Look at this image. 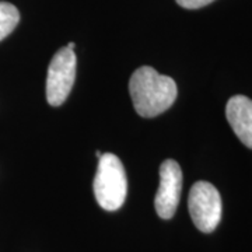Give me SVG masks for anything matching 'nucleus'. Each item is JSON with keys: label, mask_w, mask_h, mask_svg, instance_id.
<instances>
[{"label": "nucleus", "mask_w": 252, "mask_h": 252, "mask_svg": "<svg viewBox=\"0 0 252 252\" xmlns=\"http://www.w3.org/2000/svg\"><path fill=\"white\" fill-rule=\"evenodd\" d=\"M95 156H97V158H99V157L102 156V153H101L99 150H97V152H95Z\"/></svg>", "instance_id": "obj_10"}, {"label": "nucleus", "mask_w": 252, "mask_h": 252, "mask_svg": "<svg viewBox=\"0 0 252 252\" xmlns=\"http://www.w3.org/2000/svg\"><path fill=\"white\" fill-rule=\"evenodd\" d=\"M76 54L64 46L51 61L46 76V99L52 107H59L72 91L76 79Z\"/></svg>", "instance_id": "obj_4"}, {"label": "nucleus", "mask_w": 252, "mask_h": 252, "mask_svg": "<svg viewBox=\"0 0 252 252\" xmlns=\"http://www.w3.org/2000/svg\"><path fill=\"white\" fill-rule=\"evenodd\" d=\"M190 219L202 233H212L221 220V196L210 182L198 181L188 198Z\"/></svg>", "instance_id": "obj_3"}, {"label": "nucleus", "mask_w": 252, "mask_h": 252, "mask_svg": "<svg viewBox=\"0 0 252 252\" xmlns=\"http://www.w3.org/2000/svg\"><path fill=\"white\" fill-rule=\"evenodd\" d=\"M93 188L98 205L104 210L115 212L124 205L127 193V180L124 164L118 156L104 153L99 157Z\"/></svg>", "instance_id": "obj_2"}, {"label": "nucleus", "mask_w": 252, "mask_h": 252, "mask_svg": "<svg viewBox=\"0 0 252 252\" xmlns=\"http://www.w3.org/2000/svg\"><path fill=\"white\" fill-rule=\"evenodd\" d=\"M215 0H177V3L180 4L181 7L189 10L200 9V7H205L207 4L213 3Z\"/></svg>", "instance_id": "obj_8"}, {"label": "nucleus", "mask_w": 252, "mask_h": 252, "mask_svg": "<svg viewBox=\"0 0 252 252\" xmlns=\"http://www.w3.org/2000/svg\"><path fill=\"white\" fill-rule=\"evenodd\" d=\"M129 93L136 112L140 117L154 118L171 107L178 90L171 77L150 66H142L130 77Z\"/></svg>", "instance_id": "obj_1"}, {"label": "nucleus", "mask_w": 252, "mask_h": 252, "mask_svg": "<svg viewBox=\"0 0 252 252\" xmlns=\"http://www.w3.org/2000/svg\"><path fill=\"white\" fill-rule=\"evenodd\" d=\"M225 117L237 137L252 149V99L234 95L225 105Z\"/></svg>", "instance_id": "obj_6"}, {"label": "nucleus", "mask_w": 252, "mask_h": 252, "mask_svg": "<svg viewBox=\"0 0 252 252\" xmlns=\"http://www.w3.org/2000/svg\"><path fill=\"white\" fill-rule=\"evenodd\" d=\"M182 190V171L175 160H165L160 165V185L156 193L154 206L157 215L168 220L175 215Z\"/></svg>", "instance_id": "obj_5"}, {"label": "nucleus", "mask_w": 252, "mask_h": 252, "mask_svg": "<svg viewBox=\"0 0 252 252\" xmlns=\"http://www.w3.org/2000/svg\"><path fill=\"white\" fill-rule=\"evenodd\" d=\"M74 42H69V44H67V48H69V49H73V51H74Z\"/></svg>", "instance_id": "obj_9"}, {"label": "nucleus", "mask_w": 252, "mask_h": 252, "mask_svg": "<svg viewBox=\"0 0 252 252\" xmlns=\"http://www.w3.org/2000/svg\"><path fill=\"white\" fill-rule=\"evenodd\" d=\"M20 21V13L16 6L7 1H0V41L13 32Z\"/></svg>", "instance_id": "obj_7"}]
</instances>
